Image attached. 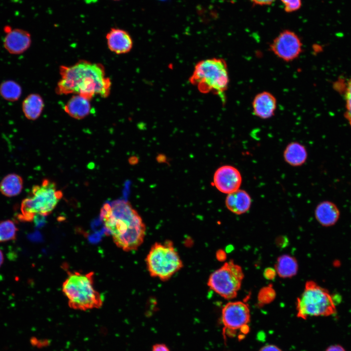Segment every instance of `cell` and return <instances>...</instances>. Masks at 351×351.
<instances>
[{"mask_svg":"<svg viewBox=\"0 0 351 351\" xmlns=\"http://www.w3.org/2000/svg\"><path fill=\"white\" fill-rule=\"evenodd\" d=\"M285 161L292 166H299L306 161L308 153L305 147L297 142L289 143L283 153Z\"/></svg>","mask_w":351,"mask_h":351,"instance_id":"obj_19","label":"cell"},{"mask_svg":"<svg viewBox=\"0 0 351 351\" xmlns=\"http://www.w3.org/2000/svg\"><path fill=\"white\" fill-rule=\"evenodd\" d=\"M340 214V211L337 205L328 200L320 202L314 211L316 219L324 227L334 225L338 220Z\"/></svg>","mask_w":351,"mask_h":351,"instance_id":"obj_15","label":"cell"},{"mask_svg":"<svg viewBox=\"0 0 351 351\" xmlns=\"http://www.w3.org/2000/svg\"><path fill=\"white\" fill-rule=\"evenodd\" d=\"M22 92L21 86L15 80H5L0 84V96L6 101H18L22 95Z\"/></svg>","mask_w":351,"mask_h":351,"instance_id":"obj_22","label":"cell"},{"mask_svg":"<svg viewBox=\"0 0 351 351\" xmlns=\"http://www.w3.org/2000/svg\"><path fill=\"white\" fill-rule=\"evenodd\" d=\"M62 196V192L57 189L55 182L48 179L43 180L40 184L34 185L28 195L22 201L19 219L31 222L37 215H49Z\"/></svg>","mask_w":351,"mask_h":351,"instance_id":"obj_5","label":"cell"},{"mask_svg":"<svg viewBox=\"0 0 351 351\" xmlns=\"http://www.w3.org/2000/svg\"><path fill=\"white\" fill-rule=\"evenodd\" d=\"M252 199L249 194L243 190L238 189L228 194L225 200L227 209L236 214L248 212L251 206Z\"/></svg>","mask_w":351,"mask_h":351,"instance_id":"obj_16","label":"cell"},{"mask_svg":"<svg viewBox=\"0 0 351 351\" xmlns=\"http://www.w3.org/2000/svg\"><path fill=\"white\" fill-rule=\"evenodd\" d=\"M152 351H170V350L164 344H156L153 345Z\"/></svg>","mask_w":351,"mask_h":351,"instance_id":"obj_28","label":"cell"},{"mask_svg":"<svg viewBox=\"0 0 351 351\" xmlns=\"http://www.w3.org/2000/svg\"><path fill=\"white\" fill-rule=\"evenodd\" d=\"M106 39L109 50L117 54L127 53L133 48V41L131 35L122 29L111 28L106 35Z\"/></svg>","mask_w":351,"mask_h":351,"instance_id":"obj_13","label":"cell"},{"mask_svg":"<svg viewBox=\"0 0 351 351\" xmlns=\"http://www.w3.org/2000/svg\"><path fill=\"white\" fill-rule=\"evenodd\" d=\"M90 100L79 95H74L65 105L64 110L74 118L82 119L90 113L91 105Z\"/></svg>","mask_w":351,"mask_h":351,"instance_id":"obj_17","label":"cell"},{"mask_svg":"<svg viewBox=\"0 0 351 351\" xmlns=\"http://www.w3.org/2000/svg\"><path fill=\"white\" fill-rule=\"evenodd\" d=\"M115 0V1H119V0Z\"/></svg>","mask_w":351,"mask_h":351,"instance_id":"obj_33","label":"cell"},{"mask_svg":"<svg viewBox=\"0 0 351 351\" xmlns=\"http://www.w3.org/2000/svg\"><path fill=\"white\" fill-rule=\"evenodd\" d=\"M189 81L200 93H212L223 98L229 83L226 61L216 58L199 61L195 66Z\"/></svg>","mask_w":351,"mask_h":351,"instance_id":"obj_4","label":"cell"},{"mask_svg":"<svg viewBox=\"0 0 351 351\" xmlns=\"http://www.w3.org/2000/svg\"><path fill=\"white\" fill-rule=\"evenodd\" d=\"M23 187L22 177L15 173L7 175L0 182V192L7 197L18 195L21 192Z\"/></svg>","mask_w":351,"mask_h":351,"instance_id":"obj_20","label":"cell"},{"mask_svg":"<svg viewBox=\"0 0 351 351\" xmlns=\"http://www.w3.org/2000/svg\"><path fill=\"white\" fill-rule=\"evenodd\" d=\"M149 274L161 281L169 280L183 267L182 261L173 242H156L145 259Z\"/></svg>","mask_w":351,"mask_h":351,"instance_id":"obj_7","label":"cell"},{"mask_svg":"<svg viewBox=\"0 0 351 351\" xmlns=\"http://www.w3.org/2000/svg\"><path fill=\"white\" fill-rule=\"evenodd\" d=\"M44 103L42 97L36 93L28 95L21 105L22 112L26 118L31 120L37 119L42 114Z\"/></svg>","mask_w":351,"mask_h":351,"instance_id":"obj_18","label":"cell"},{"mask_svg":"<svg viewBox=\"0 0 351 351\" xmlns=\"http://www.w3.org/2000/svg\"><path fill=\"white\" fill-rule=\"evenodd\" d=\"M270 48L278 58L290 62L299 56L302 50V44L296 34L290 30H285L273 40Z\"/></svg>","mask_w":351,"mask_h":351,"instance_id":"obj_10","label":"cell"},{"mask_svg":"<svg viewBox=\"0 0 351 351\" xmlns=\"http://www.w3.org/2000/svg\"><path fill=\"white\" fill-rule=\"evenodd\" d=\"M60 79L56 92L58 95L75 94L91 100L95 96H109L111 81L100 63L80 60L71 66L59 67Z\"/></svg>","mask_w":351,"mask_h":351,"instance_id":"obj_2","label":"cell"},{"mask_svg":"<svg viewBox=\"0 0 351 351\" xmlns=\"http://www.w3.org/2000/svg\"><path fill=\"white\" fill-rule=\"evenodd\" d=\"M100 216L106 232L115 245L123 251L136 250L143 242L145 225L129 202L117 199L105 203Z\"/></svg>","mask_w":351,"mask_h":351,"instance_id":"obj_1","label":"cell"},{"mask_svg":"<svg viewBox=\"0 0 351 351\" xmlns=\"http://www.w3.org/2000/svg\"><path fill=\"white\" fill-rule=\"evenodd\" d=\"M285 5V10L291 12L298 10L301 6V0H281Z\"/></svg>","mask_w":351,"mask_h":351,"instance_id":"obj_26","label":"cell"},{"mask_svg":"<svg viewBox=\"0 0 351 351\" xmlns=\"http://www.w3.org/2000/svg\"><path fill=\"white\" fill-rule=\"evenodd\" d=\"M276 295L275 292L271 286L262 288L258 292L257 299L261 306L268 304L273 301Z\"/></svg>","mask_w":351,"mask_h":351,"instance_id":"obj_24","label":"cell"},{"mask_svg":"<svg viewBox=\"0 0 351 351\" xmlns=\"http://www.w3.org/2000/svg\"><path fill=\"white\" fill-rule=\"evenodd\" d=\"M94 272H68L62 284V292L73 310L85 311L100 308L103 299L94 284Z\"/></svg>","mask_w":351,"mask_h":351,"instance_id":"obj_3","label":"cell"},{"mask_svg":"<svg viewBox=\"0 0 351 351\" xmlns=\"http://www.w3.org/2000/svg\"><path fill=\"white\" fill-rule=\"evenodd\" d=\"M4 261V256L2 251L0 249V268L2 266Z\"/></svg>","mask_w":351,"mask_h":351,"instance_id":"obj_32","label":"cell"},{"mask_svg":"<svg viewBox=\"0 0 351 351\" xmlns=\"http://www.w3.org/2000/svg\"><path fill=\"white\" fill-rule=\"evenodd\" d=\"M346 111L345 117L351 126V78L349 80L345 92Z\"/></svg>","mask_w":351,"mask_h":351,"instance_id":"obj_25","label":"cell"},{"mask_svg":"<svg viewBox=\"0 0 351 351\" xmlns=\"http://www.w3.org/2000/svg\"><path fill=\"white\" fill-rule=\"evenodd\" d=\"M221 320L225 338L237 337L239 339H242L250 331L249 306L242 301L227 303L222 308Z\"/></svg>","mask_w":351,"mask_h":351,"instance_id":"obj_9","label":"cell"},{"mask_svg":"<svg viewBox=\"0 0 351 351\" xmlns=\"http://www.w3.org/2000/svg\"><path fill=\"white\" fill-rule=\"evenodd\" d=\"M244 277L241 266L230 260L211 274L207 285L221 297L232 299L237 296Z\"/></svg>","mask_w":351,"mask_h":351,"instance_id":"obj_8","label":"cell"},{"mask_svg":"<svg viewBox=\"0 0 351 351\" xmlns=\"http://www.w3.org/2000/svg\"><path fill=\"white\" fill-rule=\"evenodd\" d=\"M31 43L30 34L20 28H12L6 33L3 42L5 49L12 55H20L24 53L29 48Z\"/></svg>","mask_w":351,"mask_h":351,"instance_id":"obj_12","label":"cell"},{"mask_svg":"<svg viewBox=\"0 0 351 351\" xmlns=\"http://www.w3.org/2000/svg\"><path fill=\"white\" fill-rule=\"evenodd\" d=\"M276 273L280 277H292L297 273L298 263L296 259L288 254H283L278 257L275 264Z\"/></svg>","mask_w":351,"mask_h":351,"instance_id":"obj_21","label":"cell"},{"mask_svg":"<svg viewBox=\"0 0 351 351\" xmlns=\"http://www.w3.org/2000/svg\"><path fill=\"white\" fill-rule=\"evenodd\" d=\"M255 4L259 5H268L271 4L274 0H251Z\"/></svg>","mask_w":351,"mask_h":351,"instance_id":"obj_30","label":"cell"},{"mask_svg":"<svg viewBox=\"0 0 351 351\" xmlns=\"http://www.w3.org/2000/svg\"><path fill=\"white\" fill-rule=\"evenodd\" d=\"M326 351H345V350L341 346L336 345L330 346Z\"/></svg>","mask_w":351,"mask_h":351,"instance_id":"obj_31","label":"cell"},{"mask_svg":"<svg viewBox=\"0 0 351 351\" xmlns=\"http://www.w3.org/2000/svg\"><path fill=\"white\" fill-rule=\"evenodd\" d=\"M296 311L297 316L303 319L310 316H329L336 312L334 299L328 290L312 280L306 282L303 292L297 298Z\"/></svg>","mask_w":351,"mask_h":351,"instance_id":"obj_6","label":"cell"},{"mask_svg":"<svg viewBox=\"0 0 351 351\" xmlns=\"http://www.w3.org/2000/svg\"><path fill=\"white\" fill-rule=\"evenodd\" d=\"M277 107L275 97L271 93L263 91L257 94L252 102L254 115L261 119H268L274 114Z\"/></svg>","mask_w":351,"mask_h":351,"instance_id":"obj_14","label":"cell"},{"mask_svg":"<svg viewBox=\"0 0 351 351\" xmlns=\"http://www.w3.org/2000/svg\"><path fill=\"white\" fill-rule=\"evenodd\" d=\"M259 351H281V350L276 346L267 345L263 347Z\"/></svg>","mask_w":351,"mask_h":351,"instance_id":"obj_29","label":"cell"},{"mask_svg":"<svg viewBox=\"0 0 351 351\" xmlns=\"http://www.w3.org/2000/svg\"><path fill=\"white\" fill-rule=\"evenodd\" d=\"M213 182L216 188L221 193L229 194L238 189L242 182L239 170L229 165L219 167L215 172Z\"/></svg>","mask_w":351,"mask_h":351,"instance_id":"obj_11","label":"cell"},{"mask_svg":"<svg viewBox=\"0 0 351 351\" xmlns=\"http://www.w3.org/2000/svg\"><path fill=\"white\" fill-rule=\"evenodd\" d=\"M276 273V271L274 269L269 268L265 270L264 275L266 278L271 280L275 277Z\"/></svg>","mask_w":351,"mask_h":351,"instance_id":"obj_27","label":"cell"},{"mask_svg":"<svg viewBox=\"0 0 351 351\" xmlns=\"http://www.w3.org/2000/svg\"><path fill=\"white\" fill-rule=\"evenodd\" d=\"M18 228L10 219L0 221V243L13 240L16 238Z\"/></svg>","mask_w":351,"mask_h":351,"instance_id":"obj_23","label":"cell"}]
</instances>
